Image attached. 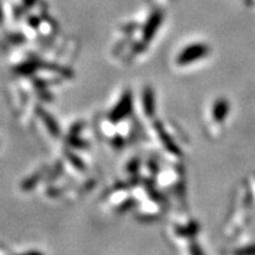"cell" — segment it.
<instances>
[{"label":"cell","instance_id":"cell-1","mask_svg":"<svg viewBox=\"0 0 255 255\" xmlns=\"http://www.w3.org/2000/svg\"><path fill=\"white\" fill-rule=\"evenodd\" d=\"M33 255H40V254H33Z\"/></svg>","mask_w":255,"mask_h":255}]
</instances>
